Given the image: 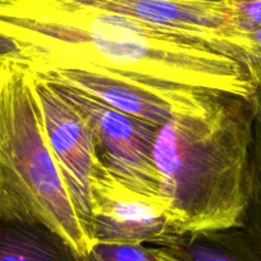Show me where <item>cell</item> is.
Here are the masks:
<instances>
[{"label": "cell", "mask_w": 261, "mask_h": 261, "mask_svg": "<svg viewBox=\"0 0 261 261\" xmlns=\"http://www.w3.org/2000/svg\"><path fill=\"white\" fill-rule=\"evenodd\" d=\"M0 37L35 74L85 72L247 99L257 89L227 44L62 0H0Z\"/></svg>", "instance_id": "6da1fadb"}, {"label": "cell", "mask_w": 261, "mask_h": 261, "mask_svg": "<svg viewBox=\"0 0 261 261\" xmlns=\"http://www.w3.org/2000/svg\"><path fill=\"white\" fill-rule=\"evenodd\" d=\"M252 97L225 95L207 114L160 125L152 158L179 237L238 229L250 199Z\"/></svg>", "instance_id": "7a4b0ae2"}, {"label": "cell", "mask_w": 261, "mask_h": 261, "mask_svg": "<svg viewBox=\"0 0 261 261\" xmlns=\"http://www.w3.org/2000/svg\"><path fill=\"white\" fill-rule=\"evenodd\" d=\"M0 219L40 223L85 256L94 242L44 134L30 69L0 60Z\"/></svg>", "instance_id": "3957f363"}, {"label": "cell", "mask_w": 261, "mask_h": 261, "mask_svg": "<svg viewBox=\"0 0 261 261\" xmlns=\"http://www.w3.org/2000/svg\"><path fill=\"white\" fill-rule=\"evenodd\" d=\"M55 87L86 118L100 162L128 187L160 195V177L152 158L160 125L119 112L79 90Z\"/></svg>", "instance_id": "277c9868"}, {"label": "cell", "mask_w": 261, "mask_h": 261, "mask_svg": "<svg viewBox=\"0 0 261 261\" xmlns=\"http://www.w3.org/2000/svg\"><path fill=\"white\" fill-rule=\"evenodd\" d=\"M91 236L96 243L175 245L182 237L173 229L162 195L125 186L97 158L90 178Z\"/></svg>", "instance_id": "5b68a950"}, {"label": "cell", "mask_w": 261, "mask_h": 261, "mask_svg": "<svg viewBox=\"0 0 261 261\" xmlns=\"http://www.w3.org/2000/svg\"><path fill=\"white\" fill-rule=\"evenodd\" d=\"M51 84L85 92L109 107L163 125L174 118L207 114L225 95L85 72L54 71L36 74Z\"/></svg>", "instance_id": "8992f818"}, {"label": "cell", "mask_w": 261, "mask_h": 261, "mask_svg": "<svg viewBox=\"0 0 261 261\" xmlns=\"http://www.w3.org/2000/svg\"><path fill=\"white\" fill-rule=\"evenodd\" d=\"M32 77L45 137L90 236V178L97 162L94 135L86 118L58 91L55 85L35 73Z\"/></svg>", "instance_id": "52a82bcc"}, {"label": "cell", "mask_w": 261, "mask_h": 261, "mask_svg": "<svg viewBox=\"0 0 261 261\" xmlns=\"http://www.w3.org/2000/svg\"><path fill=\"white\" fill-rule=\"evenodd\" d=\"M128 17L142 23L197 35L236 46V32L230 0H62ZM242 55V54H241Z\"/></svg>", "instance_id": "ba28073f"}, {"label": "cell", "mask_w": 261, "mask_h": 261, "mask_svg": "<svg viewBox=\"0 0 261 261\" xmlns=\"http://www.w3.org/2000/svg\"><path fill=\"white\" fill-rule=\"evenodd\" d=\"M0 261H85V257L40 223L0 219Z\"/></svg>", "instance_id": "9c48e42d"}, {"label": "cell", "mask_w": 261, "mask_h": 261, "mask_svg": "<svg viewBox=\"0 0 261 261\" xmlns=\"http://www.w3.org/2000/svg\"><path fill=\"white\" fill-rule=\"evenodd\" d=\"M252 96L253 122L250 160V199L238 233L256 261H261V69Z\"/></svg>", "instance_id": "30bf717a"}, {"label": "cell", "mask_w": 261, "mask_h": 261, "mask_svg": "<svg viewBox=\"0 0 261 261\" xmlns=\"http://www.w3.org/2000/svg\"><path fill=\"white\" fill-rule=\"evenodd\" d=\"M170 248L187 261H256L237 229L182 237Z\"/></svg>", "instance_id": "8fae6325"}, {"label": "cell", "mask_w": 261, "mask_h": 261, "mask_svg": "<svg viewBox=\"0 0 261 261\" xmlns=\"http://www.w3.org/2000/svg\"><path fill=\"white\" fill-rule=\"evenodd\" d=\"M85 261H187L165 246L145 243H96Z\"/></svg>", "instance_id": "7c38bea8"}, {"label": "cell", "mask_w": 261, "mask_h": 261, "mask_svg": "<svg viewBox=\"0 0 261 261\" xmlns=\"http://www.w3.org/2000/svg\"><path fill=\"white\" fill-rule=\"evenodd\" d=\"M237 36L261 27V0H230Z\"/></svg>", "instance_id": "4fadbf2b"}, {"label": "cell", "mask_w": 261, "mask_h": 261, "mask_svg": "<svg viewBox=\"0 0 261 261\" xmlns=\"http://www.w3.org/2000/svg\"><path fill=\"white\" fill-rule=\"evenodd\" d=\"M236 46L247 59L253 72L261 69V27L236 37Z\"/></svg>", "instance_id": "5bb4252c"}, {"label": "cell", "mask_w": 261, "mask_h": 261, "mask_svg": "<svg viewBox=\"0 0 261 261\" xmlns=\"http://www.w3.org/2000/svg\"><path fill=\"white\" fill-rule=\"evenodd\" d=\"M11 55H14L13 46L8 40L0 37V60L6 57H11Z\"/></svg>", "instance_id": "9a60e30c"}, {"label": "cell", "mask_w": 261, "mask_h": 261, "mask_svg": "<svg viewBox=\"0 0 261 261\" xmlns=\"http://www.w3.org/2000/svg\"><path fill=\"white\" fill-rule=\"evenodd\" d=\"M197 2H224V0H197Z\"/></svg>", "instance_id": "2e32d148"}]
</instances>
